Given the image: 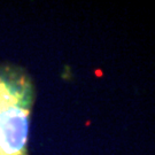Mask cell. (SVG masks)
Returning a JSON list of instances; mask_svg holds the SVG:
<instances>
[{
	"label": "cell",
	"instance_id": "cell-1",
	"mask_svg": "<svg viewBox=\"0 0 155 155\" xmlns=\"http://www.w3.org/2000/svg\"><path fill=\"white\" fill-rule=\"evenodd\" d=\"M32 86L22 72L0 68V155H27Z\"/></svg>",
	"mask_w": 155,
	"mask_h": 155
}]
</instances>
